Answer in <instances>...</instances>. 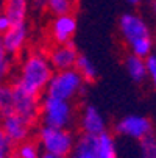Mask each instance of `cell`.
Instances as JSON below:
<instances>
[{"instance_id": "cell-1", "label": "cell", "mask_w": 156, "mask_h": 158, "mask_svg": "<svg viewBox=\"0 0 156 158\" xmlns=\"http://www.w3.org/2000/svg\"><path fill=\"white\" fill-rule=\"evenodd\" d=\"M119 28L133 55L145 58L153 52V36L144 19L133 13H125L119 19Z\"/></svg>"}, {"instance_id": "cell-2", "label": "cell", "mask_w": 156, "mask_h": 158, "mask_svg": "<svg viewBox=\"0 0 156 158\" xmlns=\"http://www.w3.org/2000/svg\"><path fill=\"white\" fill-rule=\"evenodd\" d=\"M53 75V67L49 60L41 53H30L20 69V78L17 80L27 91L41 94L46 89L50 77Z\"/></svg>"}, {"instance_id": "cell-3", "label": "cell", "mask_w": 156, "mask_h": 158, "mask_svg": "<svg viewBox=\"0 0 156 158\" xmlns=\"http://www.w3.org/2000/svg\"><path fill=\"white\" fill-rule=\"evenodd\" d=\"M47 96L55 97V99H61V100H70L74 97H77L78 94L86 93L84 88V80L81 78V75L77 72V69H66V71H56L47 86H46Z\"/></svg>"}, {"instance_id": "cell-4", "label": "cell", "mask_w": 156, "mask_h": 158, "mask_svg": "<svg viewBox=\"0 0 156 158\" xmlns=\"http://www.w3.org/2000/svg\"><path fill=\"white\" fill-rule=\"evenodd\" d=\"M11 91H13V113L20 116L28 125L34 124L41 110L39 96L27 91L19 81H14L11 85Z\"/></svg>"}, {"instance_id": "cell-5", "label": "cell", "mask_w": 156, "mask_h": 158, "mask_svg": "<svg viewBox=\"0 0 156 158\" xmlns=\"http://www.w3.org/2000/svg\"><path fill=\"white\" fill-rule=\"evenodd\" d=\"M42 113V122L47 127L53 128H66L72 121V106L67 100L55 99L46 96L42 99L41 110Z\"/></svg>"}, {"instance_id": "cell-6", "label": "cell", "mask_w": 156, "mask_h": 158, "mask_svg": "<svg viewBox=\"0 0 156 158\" xmlns=\"http://www.w3.org/2000/svg\"><path fill=\"white\" fill-rule=\"evenodd\" d=\"M39 139L46 152L58 153L62 156H67L72 146H74V135L67 128H53L42 125L39 130Z\"/></svg>"}, {"instance_id": "cell-7", "label": "cell", "mask_w": 156, "mask_h": 158, "mask_svg": "<svg viewBox=\"0 0 156 158\" xmlns=\"http://www.w3.org/2000/svg\"><path fill=\"white\" fill-rule=\"evenodd\" d=\"M114 128L119 135L141 141L147 135L153 133V122L145 116L131 114V116H125L123 119H120Z\"/></svg>"}, {"instance_id": "cell-8", "label": "cell", "mask_w": 156, "mask_h": 158, "mask_svg": "<svg viewBox=\"0 0 156 158\" xmlns=\"http://www.w3.org/2000/svg\"><path fill=\"white\" fill-rule=\"evenodd\" d=\"M77 56H78V50L72 39L69 42L61 44V46H56L55 49H52L50 55H49V63L56 71H66V69H72L75 66Z\"/></svg>"}, {"instance_id": "cell-9", "label": "cell", "mask_w": 156, "mask_h": 158, "mask_svg": "<svg viewBox=\"0 0 156 158\" xmlns=\"http://www.w3.org/2000/svg\"><path fill=\"white\" fill-rule=\"evenodd\" d=\"M75 31H77V17L74 14L56 16V19L52 22V27H50V35L56 46L72 41Z\"/></svg>"}, {"instance_id": "cell-10", "label": "cell", "mask_w": 156, "mask_h": 158, "mask_svg": "<svg viewBox=\"0 0 156 158\" xmlns=\"http://www.w3.org/2000/svg\"><path fill=\"white\" fill-rule=\"evenodd\" d=\"M3 133L6 135V138L11 141V144H20L22 141H25L28 138V130H30V125L22 119L20 116L11 114L2 118V127Z\"/></svg>"}, {"instance_id": "cell-11", "label": "cell", "mask_w": 156, "mask_h": 158, "mask_svg": "<svg viewBox=\"0 0 156 158\" xmlns=\"http://www.w3.org/2000/svg\"><path fill=\"white\" fill-rule=\"evenodd\" d=\"M28 36V27L25 22L11 25L8 31L2 35V44L10 55H16L22 50V47L25 46V41Z\"/></svg>"}, {"instance_id": "cell-12", "label": "cell", "mask_w": 156, "mask_h": 158, "mask_svg": "<svg viewBox=\"0 0 156 158\" xmlns=\"http://www.w3.org/2000/svg\"><path fill=\"white\" fill-rule=\"evenodd\" d=\"M97 146L98 135L81 133L78 139L74 141L67 158H97Z\"/></svg>"}, {"instance_id": "cell-13", "label": "cell", "mask_w": 156, "mask_h": 158, "mask_svg": "<svg viewBox=\"0 0 156 158\" xmlns=\"http://www.w3.org/2000/svg\"><path fill=\"white\" fill-rule=\"evenodd\" d=\"M81 128L83 133H89V135H100L103 131H106V122L102 116V113L92 106L87 105L81 114Z\"/></svg>"}, {"instance_id": "cell-14", "label": "cell", "mask_w": 156, "mask_h": 158, "mask_svg": "<svg viewBox=\"0 0 156 158\" xmlns=\"http://www.w3.org/2000/svg\"><path fill=\"white\" fill-rule=\"evenodd\" d=\"M28 10V0H5L3 3V14L8 17L11 25L25 22Z\"/></svg>"}, {"instance_id": "cell-15", "label": "cell", "mask_w": 156, "mask_h": 158, "mask_svg": "<svg viewBox=\"0 0 156 158\" xmlns=\"http://www.w3.org/2000/svg\"><path fill=\"white\" fill-rule=\"evenodd\" d=\"M125 69H126L128 75L131 77V80L136 81V83L144 81L145 77H147L144 58H139V56L133 55V53H130V55L125 58Z\"/></svg>"}, {"instance_id": "cell-16", "label": "cell", "mask_w": 156, "mask_h": 158, "mask_svg": "<svg viewBox=\"0 0 156 158\" xmlns=\"http://www.w3.org/2000/svg\"><path fill=\"white\" fill-rule=\"evenodd\" d=\"M74 69H77V72L81 75V78L86 81V83H92L95 81L98 72H97V67L94 66V63L89 60L86 55H80L77 56V61H75V66Z\"/></svg>"}, {"instance_id": "cell-17", "label": "cell", "mask_w": 156, "mask_h": 158, "mask_svg": "<svg viewBox=\"0 0 156 158\" xmlns=\"http://www.w3.org/2000/svg\"><path fill=\"white\" fill-rule=\"evenodd\" d=\"M97 158H117V149L114 136L108 131L98 135V146H97Z\"/></svg>"}, {"instance_id": "cell-18", "label": "cell", "mask_w": 156, "mask_h": 158, "mask_svg": "<svg viewBox=\"0 0 156 158\" xmlns=\"http://www.w3.org/2000/svg\"><path fill=\"white\" fill-rule=\"evenodd\" d=\"M13 113V91L11 86L0 83V116L5 118Z\"/></svg>"}, {"instance_id": "cell-19", "label": "cell", "mask_w": 156, "mask_h": 158, "mask_svg": "<svg viewBox=\"0 0 156 158\" xmlns=\"http://www.w3.org/2000/svg\"><path fill=\"white\" fill-rule=\"evenodd\" d=\"M47 8L55 16L70 14L74 8V0H47Z\"/></svg>"}, {"instance_id": "cell-20", "label": "cell", "mask_w": 156, "mask_h": 158, "mask_svg": "<svg viewBox=\"0 0 156 158\" xmlns=\"http://www.w3.org/2000/svg\"><path fill=\"white\" fill-rule=\"evenodd\" d=\"M14 158H39V149L36 143H24L17 147Z\"/></svg>"}, {"instance_id": "cell-21", "label": "cell", "mask_w": 156, "mask_h": 158, "mask_svg": "<svg viewBox=\"0 0 156 158\" xmlns=\"http://www.w3.org/2000/svg\"><path fill=\"white\" fill-rule=\"evenodd\" d=\"M141 152H142V158H156V141L153 133L147 135L145 138L141 139Z\"/></svg>"}, {"instance_id": "cell-22", "label": "cell", "mask_w": 156, "mask_h": 158, "mask_svg": "<svg viewBox=\"0 0 156 158\" xmlns=\"http://www.w3.org/2000/svg\"><path fill=\"white\" fill-rule=\"evenodd\" d=\"M10 69V60H8V53L2 44V36H0V83H3L6 74Z\"/></svg>"}, {"instance_id": "cell-23", "label": "cell", "mask_w": 156, "mask_h": 158, "mask_svg": "<svg viewBox=\"0 0 156 158\" xmlns=\"http://www.w3.org/2000/svg\"><path fill=\"white\" fill-rule=\"evenodd\" d=\"M144 64H145L147 75H150V78L154 81V80H156V56H154L153 52H151L148 56L144 58Z\"/></svg>"}, {"instance_id": "cell-24", "label": "cell", "mask_w": 156, "mask_h": 158, "mask_svg": "<svg viewBox=\"0 0 156 158\" xmlns=\"http://www.w3.org/2000/svg\"><path fill=\"white\" fill-rule=\"evenodd\" d=\"M11 153V141L6 138L3 130L0 128V158H6Z\"/></svg>"}, {"instance_id": "cell-25", "label": "cell", "mask_w": 156, "mask_h": 158, "mask_svg": "<svg viewBox=\"0 0 156 158\" xmlns=\"http://www.w3.org/2000/svg\"><path fill=\"white\" fill-rule=\"evenodd\" d=\"M10 27H11V22H10L8 17L2 13V14H0V35H3L5 31H8Z\"/></svg>"}, {"instance_id": "cell-26", "label": "cell", "mask_w": 156, "mask_h": 158, "mask_svg": "<svg viewBox=\"0 0 156 158\" xmlns=\"http://www.w3.org/2000/svg\"><path fill=\"white\" fill-rule=\"evenodd\" d=\"M39 158H67V156H62V155H58V153H52V152L44 150V153L39 155Z\"/></svg>"}, {"instance_id": "cell-27", "label": "cell", "mask_w": 156, "mask_h": 158, "mask_svg": "<svg viewBox=\"0 0 156 158\" xmlns=\"http://www.w3.org/2000/svg\"><path fill=\"white\" fill-rule=\"evenodd\" d=\"M34 5L42 8V6H47V0H34Z\"/></svg>"}, {"instance_id": "cell-28", "label": "cell", "mask_w": 156, "mask_h": 158, "mask_svg": "<svg viewBox=\"0 0 156 158\" xmlns=\"http://www.w3.org/2000/svg\"><path fill=\"white\" fill-rule=\"evenodd\" d=\"M128 3H131V5H139L141 3V0H126Z\"/></svg>"}, {"instance_id": "cell-29", "label": "cell", "mask_w": 156, "mask_h": 158, "mask_svg": "<svg viewBox=\"0 0 156 158\" xmlns=\"http://www.w3.org/2000/svg\"><path fill=\"white\" fill-rule=\"evenodd\" d=\"M0 14H2V3H0Z\"/></svg>"}]
</instances>
